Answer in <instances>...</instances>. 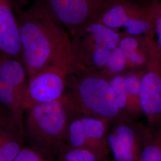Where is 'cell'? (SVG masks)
<instances>
[{"label":"cell","mask_w":161,"mask_h":161,"mask_svg":"<svg viewBox=\"0 0 161 161\" xmlns=\"http://www.w3.org/2000/svg\"><path fill=\"white\" fill-rule=\"evenodd\" d=\"M17 20L28 78L71 51L69 33L41 3L20 12Z\"/></svg>","instance_id":"6da1fadb"},{"label":"cell","mask_w":161,"mask_h":161,"mask_svg":"<svg viewBox=\"0 0 161 161\" xmlns=\"http://www.w3.org/2000/svg\"><path fill=\"white\" fill-rule=\"evenodd\" d=\"M63 97L72 112L112 124L123 118L109 80L99 72L70 69Z\"/></svg>","instance_id":"7a4b0ae2"},{"label":"cell","mask_w":161,"mask_h":161,"mask_svg":"<svg viewBox=\"0 0 161 161\" xmlns=\"http://www.w3.org/2000/svg\"><path fill=\"white\" fill-rule=\"evenodd\" d=\"M24 136L36 149L59 152L72 111L63 97L58 100L37 104L26 110Z\"/></svg>","instance_id":"3957f363"},{"label":"cell","mask_w":161,"mask_h":161,"mask_svg":"<svg viewBox=\"0 0 161 161\" xmlns=\"http://www.w3.org/2000/svg\"><path fill=\"white\" fill-rule=\"evenodd\" d=\"M122 35L100 22L94 23L71 38L70 69L101 72L112 52L118 46Z\"/></svg>","instance_id":"277c9868"},{"label":"cell","mask_w":161,"mask_h":161,"mask_svg":"<svg viewBox=\"0 0 161 161\" xmlns=\"http://www.w3.org/2000/svg\"><path fill=\"white\" fill-rule=\"evenodd\" d=\"M28 79L21 60L0 52V104L23 134L24 100Z\"/></svg>","instance_id":"5b68a950"},{"label":"cell","mask_w":161,"mask_h":161,"mask_svg":"<svg viewBox=\"0 0 161 161\" xmlns=\"http://www.w3.org/2000/svg\"><path fill=\"white\" fill-rule=\"evenodd\" d=\"M116 0H42L41 3L68 31L71 38L100 22Z\"/></svg>","instance_id":"8992f818"},{"label":"cell","mask_w":161,"mask_h":161,"mask_svg":"<svg viewBox=\"0 0 161 161\" xmlns=\"http://www.w3.org/2000/svg\"><path fill=\"white\" fill-rule=\"evenodd\" d=\"M71 62V51L29 78L24 109L52 102L63 97Z\"/></svg>","instance_id":"52a82bcc"},{"label":"cell","mask_w":161,"mask_h":161,"mask_svg":"<svg viewBox=\"0 0 161 161\" xmlns=\"http://www.w3.org/2000/svg\"><path fill=\"white\" fill-rule=\"evenodd\" d=\"M111 124L102 118L72 112L65 134L64 146L89 150L106 159L109 153L108 136Z\"/></svg>","instance_id":"ba28073f"},{"label":"cell","mask_w":161,"mask_h":161,"mask_svg":"<svg viewBox=\"0 0 161 161\" xmlns=\"http://www.w3.org/2000/svg\"><path fill=\"white\" fill-rule=\"evenodd\" d=\"M148 60L140 80V106L150 124L161 123V54L155 34L144 36Z\"/></svg>","instance_id":"9c48e42d"},{"label":"cell","mask_w":161,"mask_h":161,"mask_svg":"<svg viewBox=\"0 0 161 161\" xmlns=\"http://www.w3.org/2000/svg\"><path fill=\"white\" fill-rule=\"evenodd\" d=\"M152 130L133 121L122 118L112 123L108 136L110 153L115 161H138Z\"/></svg>","instance_id":"30bf717a"},{"label":"cell","mask_w":161,"mask_h":161,"mask_svg":"<svg viewBox=\"0 0 161 161\" xmlns=\"http://www.w3.org/2000/svg\"><path fill=\"white\" fill-rule=\"evenodd\" d=\"M0 52L21 60L19 25L11 0H0Z\"/></svg>","instance_id":"8fae6325"},{"label":"cell","mask_w":161,"mask_h":161,"mask_svg":"<svg viewBox=\"0 0 161 161\" xmlns=\"http://www.w3.org/2000/svg\"><path fill=\"white\" fill-rule=\"evenodd\" d=\"M148 7L137 6L125 0H116L104 13L100 22L116 31L124 28L128 22L143 14Z\"/></svg>","instance_id":"7c38bea8"},{"label":"cell","mask_w":161,"mask_h":161,"mask_svg":"<svg viewBox=\"0 0 161 161\" xmlns=\"http://www.w3.org/2000/svg\"><path fill=\"white\" fill-rule=\"evenodd\" d=\"M23 135L9 118L0 128V161H13L23 147Z\"/></svg>","instance_id":"4fadbf2b"},{"label":"cell","mask_w":161,"mask_h":161,"mask_svg":"<svg viewBox=\"0 0 161 161\" xmlns=\"http://www.w3.org/2000/svg\"><path fill=\"white\" fill-rule=\"evenodd\" d=\"M118 47L125 54L127 66L137 67L144 63L147 58V48L144 36L141 39L138 36L125 35L121 36Z\"/></svg>","instance_id":"5bb4252c"},{"label":"cell","mask_w":161,"mask_h":161,"mask_svg":"<svg viewBox=\"0 0 161 161\" xmlns=\"http://www.w3.org/2000/svg\"><path fill=\"white\" fill-rule=\"evenodd\" d=\"M143 70L130 71L125 75V88L128 102V116L134 119L139 115H143L140 106V80Z\"/></svg>","instance_id":"9a60e30c"},{"label":"cell","mask_w":161,"mask_h":161,"mask_svg":"<svg viewBox=\"0 0 161 161\" xmlns=\"http://www.w3.org/2000/svg\"><path fill=\"white\" fill-rule=\"evenodd\" d=\"M138 161H161V125L152 130Z\"/></svg>","instance_id":"2e32d148"},{"label":"cell","mask_w":161,"mask_h":161,"mask_svg":"<svg viewBox=\"0 0 161 161\" xmlns=\"http://www.w3.org/2000/svg\"><path fill=\"white\" fill-rule=\"evenodd\" d=\"M127 69V58L118 46L112 52L108 64L100 73L109 80L113 76L126 73Z\"/></svg>","instance_id":"e0dca14e"},{"label":"cell","mask_w":161,"mask_h":161,"mask_svg":"<svg viewBox=\"0 0 161 161\" xmlns=\"http://www.w3.org/2000/svg\"><path fill=\"white\" fill-rule=\"evenodd\" d=\"M91 150L64 146L58 152V161H105Z\"/></svg>","instance_id":"ac0fdd59"},{"label":"cell","mask_w":161,"mask_h":161,"mask_svg":"<svg viewBox=\"0 0 161 161\" xmlns=\"http://www.w3.org/2000/svg\"><path fill=\"white\" fill-rule=\"evenodd\" d=\"M109 81L115 94L116 102L123 118H130L128 116L129 108L124 74L113 76L109 79Z\"/></svg>","instance_id":"d6986e66"},{"label":"cell","mask_w":161,"mask_h":161,"mask_svg":"<svg viewBox=\"0 0 161 161\" xmlns=\"http://www.w3.org/2000/svg\"><path fill=\"white\" fill-rule=\"evenodd\" d=\"M36 148L23 147L13 161H52Z\"/></svg>","instance_id":"ffe728a7"},{"label":"cell","mask_w":161,"mask_h":161,"mask_svg":"<svg viewBox=\"0 0 161 161\" xmlns=\"http://www.w3.org/2000/svg\"><path fill=\"white\" fill-rule=\"evenodd\" d=\"M155 38L159 50L161 54V10L157 17L155 25Z\"/></svg>","instance_id":"44dd1931"},{"label":"cell","mask_w":161,"mask_h":161,"mask_svg":"<svg viewBox=\"0 0 161 161\" xmlns=\"http://www.w3.org/2000/svg\"><path fill=\"white\" fill-rule=\"evenodd\" d=\"M8 115L7 114L6 111L1 106L0 104V118H4V117H6Z\"/></svg>","instance_id":"7402d4cb"},{"label":"cell","mask_w":161,"mask_h":161,"mask_svg":"<svg viewBox=\"0 0 161 161\" xmlns=\"http://www.w3.org/2000/svg\"><path fill=\"white\" fill-rule=\"evenodd\" d=\"M8 119H9V117L8 116L6 117H4V118H0V128L2 127L3 125L5 124V123L8 121Z\"/></svg>","instance_id":"603a6c76"},{"label":"cell","mask_w":161,"mask_h":161,"mask_svg":"<svg viewBox=\"0 0 161 161\" xmlns=\"http://www.w3.org/2000/svg\"><path fill=\"white\" fill-rule=\"evenodd\" d=\"M159 6H160V9L161 10V1L159 2Z\"/></svg>","instance_id":"cb8c5ba5"},{"label":"cell","mask_w":161,"mask_h":161,"mask_svg":"<svg viewBox=\"0 0 161 161\" xmlns=\"http://www.w3.org/2000/svg\"><path fill=\"white\" fill-rule=\"evenodd\" d=\"M19 1H24V0H19Z\"/></svg>","instance_id":"d4e9b609"}]
</instances>
